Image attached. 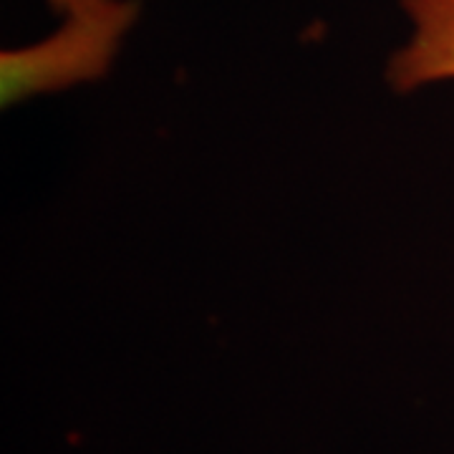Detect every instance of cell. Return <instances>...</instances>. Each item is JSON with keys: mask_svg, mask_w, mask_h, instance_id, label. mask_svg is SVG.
I'll return each mask as SVG.
<instances>
[{"mask_svg": "<svg viewBox=\"0 0 454 454\" xmlns=\"http://www.w3.org/2000/svg\"><path fill=\"white\" fill-rule=\"evenodd\" d=\"M139 13L137 0H114L91 13L66 16L59 31L31 46L5 49L0 53V104L8 109L106 76Z\"/></svg>", "mask_w": 454, "mask_h": 454, "instance_id": "obj_1", "label": "cell"}, {"mask_svg": "<svg viewBox=\"0 0 454 454\" xmlns=\"http://www.w3.org/2000/svg\"><path fill=\"white\" fill-rule=\"evenodd\" d=\"M409 35L387 64L394 94H417L454 82V0H399Z\"/></svg>", "mask_w": 454, "mask_h": 454, "instance_id": "obj_2", "label": "cell"}, {"mask_svg": "<svg viewBox=\"0 0 454 454\" xmlns=\"http://www.w3.org/2000/svg\"><path fill=\"white\" fill-rule=\"evenodd\" d=\"M49 8H53L61 18L66 16H82V13H91L104 5H109L114 0H46Z\"/></svg>", "mask_w": 454, "mask_h": 454, "instance_id": "obj_3", "label": "cell"}]
</instances>
